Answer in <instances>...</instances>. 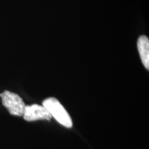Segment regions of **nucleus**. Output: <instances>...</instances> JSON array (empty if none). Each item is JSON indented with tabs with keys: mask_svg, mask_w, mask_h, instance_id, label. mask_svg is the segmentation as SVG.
<instances>
[{
	"mask_svg": "<svg viewBox=\"0 0 149 149\" xmlns=\"http://www.w3.org/2000/svg\"><path fill=\"white\" fill-rule=\"evenodd\" d=\"M42 105L59 124L68 128L72 127L71 117L58 100L55 97L46 98L43 101Z\"/></svg>",
	"mask_w": 149,
	"mask_h": 149,
	"instance_id": "nucleus-1",
	"label": "nucleus"
},
{
	"mask_svg": "<svg viewBox=\"0 0 149 149\" xmlns=\"http://www.w3.org/2000/svg\"><path fill=\"white\" fill-rule=\"evenodd\" d=\"M3 105L6 108L11 115L15 116H23L26 105L22 99L16 93L8 91L0 93Z\"/></svg>",
	"mask_w": 149,
	"mask_h": 149,
	"instance_id": "nucleus-2",
	"label": "nucleus"
},
{
	"mask_svg": "<svg viewBox=\"0 0 149 149\" xmlns=\"http://www.w3.org/2000/svg\"><path fill=\"white\" fill-rule=\"evenodd\" d=\"M23 117L24 120L27 122H33L40 120H51L52 118L48 110L43 105L39 104L26 105Z\"/></svg>",
	"mask_w": 149,
	"mask_h": 149,
	"instance_id": "nucleus-3",
	"label": "nucleus"
},
{
	"mask_svg": "<svg viewBox=\"0 0 149 149\" xmlns=\"http://www.w3.org/2000/svg\"><path fill=\"white\" fill-rule=\"evenodd\" d=\"M137 50L141 62L147 70L149 69V40L145 35H141L137 40Z\"/></svg>",
	"mask_w": 149,
	"mask_h": 149,
	"instance_id": "nucleus-4",
	"label": "nucleus"
}]
</instances>
